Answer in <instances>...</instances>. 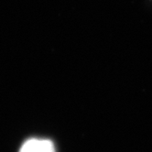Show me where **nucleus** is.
Returning <instances> with one entry per match:
<instances>
[{
  "label": "nucleus",
  "mask_w": 152,
  "mask_h": 152,
  "mask_svg": "<svg viewBox=\"0 0 152 152\" xmlns=\"http://www.w3.org/2000/svg\"><path fill=\"white\" fill-rule=\"evenodd\" d=\"M19 152H55V148L50 140L31 138L22 145Z\"/></svg>",
  "instance_id": "1"
}]
</instances>
